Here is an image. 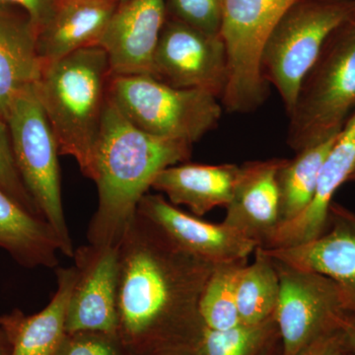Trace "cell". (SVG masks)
Instances as JSON below:
<instances>
[{"label": "cell", "instance_id": "4fadbf2b", "mask_svg": "<svg viewBox=\"0 0 355 355\" xmlns=\"http://www.w3.org/2000/svg\"><path fill=\"white\" fill-rule=\"evenodd\" d=\"M166 19V0L120 3L99 44L106 51L112 76H153L154 55Z\"/></svg>", "mask_w": 355, "mask_h": 355}, {"label": "cell", "instance_id": "1f68e13d", "mask_svg": "<svg viewBox=\"0 0 355 355\" xmlns=\"http://www.w3.org/2000/svg\"><path fill=\"white\" fill-rule=\"evenodd\" d=\"M12 349H11L10 343L3 331L0 329V355H11Z\"/></svg>", "mask_w": 355, "mask_h": 355}, {"label": "cell", "instance_id": "d6986e66", "mask_svg": "<svg viewBox=\"0 0 355 355\" xmlns=\"http://www.w3.org/2000/svg\"><path fill=\"white\" fill-rule=\"evenodd\" d=\"M58 287L50 303L37 314L19 309L0 317V329L11 345V355H51L65 333L67 308L76 280V268H57Z\"/></svg>", "mask_w": 355, "mask_h": 355}, {"label": "cell", "instance_id": "3957f363", "mask_svg": "<svg viewBox=\"0 0 355 355\" xmlns=\"http://www.w3.org/2000/svg\"><path fill=\"white\" fill-rule=\"evenodd\" d=\"M112 73L100 46L44 64L37 93L60 155L76 159L90 179Z\"/></svg>", "mask_w": 355, "mask_h": 355}, {"label": "cell", "instance_id": "5bb4252c", "mask_svg": "<svg viewBox=\"0 0 355 355\" xmlns=\"http://www.w3.org/2000/svg\"><path fill=\"white\" fill-rule=\"evenodd\" d=\"M137 211L153 222L186 251L209 263H230L248 260L258 243L234 229L221 224L200 220L167 202L161 195L147 193Z\"/></svg>", "mask_w": 355, "mask_h": 355}, {"label": "cell", "instance_id": "8d00e7d4", "mask_svg": "<svg viewBox=\"0 0 355 355\" xmlns=\"http://www.w3.org/2000/svg\"><path fill=\"white\" fill-rule=\"evenodd\" d=\"M125 1H128V0H120V3H121V2H125Z\"/></svg>", "mask_w": 355, "mask_h": 355}, {"label": "cell", "instance_id": "836d02e7", "mask_svg": "<svg viewBox=\"0 0 355 355\" xmlns=\"http://www.w3.org/2000/svg\"><path fill=\"white\" fill-rule=\"evenodd\" d=\"M347 182H352V183H355V170L354 172L352 173V176L349 177V181Z\"/></svg>", "mask_w": 355, "mask_h": 355}, {"label": "cell", "instance_id": "f546056e", "mask_svg": "<svg viewBox=\"0 0 355 355\" xmlns=\"http://www.w3.org/2000/svg\"><path fill=\"white\" fill-rule=\"evenodd\" d=\"M347 352L340 329L319 336L298 355H343Z\"/></svg>", "mask_w": 355, "mask_h": 355}, {"label": "cell", "instance_id": "277c9868", "mask_svg": "<svg viewBox=\"0 0 355 355\" xmlns=\"http://www.w3.org/2000/svg\"><path fill=\"white\" fill-rule=\"evenodd\" d=\"M355 112V15L326 40L299 87L287 144L298 153L336 137Z\"/></svg>", "mask_w": 355, "mask_h": 355}, {"label": "cell", "instance_id": "603a6c76", "mask_svg": "<svg viewBox=\"0 0 355 355\" xmlns=\"http://www.w3.org/2000/svg\"><path fill=\"white\" fill-rule=\"evenodd\" d=\"M254 260L239 270L236 304L243 324H257L275 316L279 296V277L272 258L263 248L254 250Z\"/></svg>", "mask_w": 355, "mask_h": 355}, {"label": "cell", "instance_id": "83f0119b", "mask_svg": "<svg viewBox=\"0 0 355 355\" xmlns=\"http://www.w3.org/2000/svg\"><path fill=\"white\" fill-rule=\"evenodd\" d=\"M51 355H128L116 334L100 331L65 333Z\"/></svg>", "mask_w": 355, "mask_h": 355}, {"label": "cell", "instance_id": "7402d4cb", "mask_svg": "<svg viewBox=\"0 0 355 355\" xmlns=\"http://www.w3.org/2000/svg\"><path fill=\"white\" fill-rule=\"evenodd\" d=\"M338 135L306 147L296 153L294 158L284 159L277 176L280 224L295 219L312 202L324 160Z\"/></svg>", "mask_w": 355, "mask_h": 355}, {"label": "cell", "instance_id": "4dcf8cb0", "mask_svg": "<svg viewBox=\"0 0 355 355\" xmlns=\"http://www.w3.org/2000/svg\"><path fill=\"white\" fill-rule=\"evenodd\" d=\"M347 349L355 354V315L347 314L340 326Z\"/></svg>", "mask_w": 355, "mask_h": 355}, {"label": "cell", "instance_id": "8fae6325", "mask_svg": "<svg viewBox=\"0 0 355 355\" xmlns=\"http://www.w3.org/2000/svg\"><path fill=\"white\" fill-rule=\"evenodd\" d=\"M119 247L89 244L74 250L76 280L67 308V333L116 334Z\"/></svg>", "mask_w": 355, "mask_h": 355}, {"label": "cell", "instance_id": "7a4b0ae2", "mask_svg": "<svg viewBox=\"0 0 355 355\" xmlns=\"http://www.w3.org/2000/svg\"><path fill=\"white\" fill-rule=\"evenodd\" d=\"M191 154V144L135 127L107 98L90 178L97 184L98 207L88 226L89 244L120 246L159 173Z\"/></svg>", "mask_w": 355, "mask_h": 355}, {"label": "cell", "instance_id": "ffe728a7", "mask_svg": "<svg viewBox=\"0 0 355 355\" xmlns=\"http://www.w3.org/2000/svg\"><path fill=\"white\" fill-rule=\"evenodd\" d=\"M239 165L180 163L159 173L153 190L164 193L174 205H187L196 216L226 207L232 198Z\"/></svg>", "mask_w": 355, "mask_h": 355}, {"label": "cell", "instance_id": "2e32d148", "mask_svg": "<svg viewBox=\"0 0 355 355\" xmlns=\"http://www.w3.org/2000/svg\"><path fill=\"white\" fill-rule=\"evenodd\" d=\"M355 170V112L338 133L324 160L316 193L307 209L293 220L280 224L261 247L277 249L311 241L324 232L336 191Z\"/></svg>", "mask_w": 355, "mask_h": 355}, {"label": "cell", "instance_id": "4316f807", "mask_svg": "<svg viewBox=\"0 0 355 355\" xmlns=\"http://www.w3.org/2000/svg\"><path fill=\"white\" fill-rule=\"evenodd\" d=\"M0 189L8 193L33 216L44 219L38 205L33 200L16 166L10 132L6 121L0 116Z\"/></svg>", "mask_w": 355, "mask_h": 355}, {"label": "cell", "instance_id": "6da1fadb", "mask_svg": "<svg viewBox=\"0 0 355 355\" xmlns=\"http://www.w3.org/2000/svg\"><path fill=\"white\" fill-rule=\"evenodd\" d=\"M119 251L116 335L125 352L186 354L205 331L200 301L216 265L180 247L139 211Z\"/></svg>", "mask_w": 355, "mask_h": 355}, {"label": "cell", "instance_id": "44dd1931", "mask_svg": "<svg viewBox=\"0 0 355 355\" xmlns=\"http://www.w3.org/2000/svg\"><path fill=\"white\" fill-rule=\"evenodd\" d=\"M0 248L28 268H57L60 243L50 224L0 189Z\"/></svg>", "mask_w": 355, "mask_h": 355}, {"label": "cell", "instance_id": "cb8c5ba5", "mask_svg": "<svg viewBox=\"0 0 355 355\" xmlns=\"http://www.w3.org/2000/svg\"><path fill=\"white\" fill-rule=\"evenodd\" d=\"M279 340L273 316L263 323L242 324L229 330L205 328L200 340L184 355H263Z\"/></svg>", "mask_w": 355, "mask_h": 355}, {"label": "cell", "instance_id": "7c38bea8", "mask_svg": "<svg viewBox=\"0 0 355 355\" xmlns=\"http://www.w3.org/2000/svg\"><path fill=\"white\" fill-rule=\"evenodd\" d=\"M265 251L277 260L334 280L342 291L347 313L355 315L354 211L333 200L329 207L326 229L319 237L295 246Z\"/></svg>", "mask_w": 355, "mask_h": 355}, {"label": "cell", "instance_id": "d6a6232c", "mask_svg": "<svg viewBox=\"0 0 355 355\" xmlns=\"http://www.w3.org/2000/svg\"><path fill=\"white\" fill-rule=\"evenodd\" d=\"M279 342L273 343L272 347H268V349L263 352V355H279Z\"/></svg>", "mask_w": 355, "mask_h": 355}, {"label": "cell", "instance_id": "484cf974", "mask_svg": "<svg viewBox=\"0 0 355 355\" xmlns=\"http://www.w3.org/2000/svg\"><path fill=\"white\" fill-rule=\"evenodd\" d=\"M168 17L210 36H220L223 0H166Z\"/></svg>", "mask_w": 355, "mask_h": 355}, {"label": "cell", "instance_id": "8992f818", "mask_svg": "<svg viewBox=\"0 0 355 355\" xmlns=\"http://www.w3.org/2000/svg\"><path fill=\"white\" fill-rule=\"evenodd\" d=\"M355 15V0H296L266 39L261 72L291 113L299 87L331 33Z\"/></svg>", "mask_w": 355, "mask_h": 355}, {"label": "cell", "instance_id": "e0dca14e", "mask_svg": "<svg viewBox=\"0 0 355 355\" xmlns=\"http://www.w3.org/2000/svg\"><path fill=\"white\" fill-rule=\"evenodd\" d=\"M38 34L23 9L0 4V116L4 121L14 99L41 78L44 64Z\"/></svg>", "mask_w": 355, "mask_h": 355}, {"label": "cell", "instance_id": "9a60e30c", "mask_svg": "<svg viewBox=\"0 0 355 355\" xmlns=\"http://www.w3.org/2000/svg\"><path fill=\"white\" fill-rule=\"evenodd\" d=\"M284 159L250 161L239 166L223 223L261 246L280 223L277 172Z\"/></svg>", "mask_w": 355, "mask_h": 355}, {"label": "cell", "instance_id": "5b68a950", "mask_svg": "<svg viewBox=\"0 0 355 355\" xmlns=\"http://www.w3.org/2000/svg\"><path fill=\"white\" fill-rule=\"evenodd\" d=\"M108 98L142 132L191 146L218 127L223 113L216 96L173 87L151 76H112Z\"/></svg>", "mask_w": 355, "mask_h": 355}, {"label": "cell", "instance_id": "ac0fdd59", "mask_svg": "<svg viewBox=\"0 0 355 355\" xmlns=\"http://www.w3.org/2000/svg\"><path fill=\"white\" fill-rule=\"evenodd\" d=\"M120 0H60L51 20L39 30L38 51L44 64L99 46Z\"/></svg>", "mask_w": 355, "mask_h": 355}, {"label": "cell", "instance_id": "52a82bcc", "mask_svg": "<svg viewBox=\"0 0 355 355\" xmlns=\"http://www.w3.org/2000/svg\"><path fill=\"white\" fill-rule=\"evenodd\" d=\"M14 158L26 189L60 243V252L73 257L65 220L58 140L40 102L36 85L14 99L6 116Z\"/></svg>", "mask_w": 355, "mask_h": 355}, {"label": "cell", "instance_id": "ba28073f", "mask_svg": "<svg viewBox=\"0 0 355 355\" xmlns=\"http://www.w3.org/2000/svg\"><path fill=\"white\" fill-rule=\"evenodd\" d=\"M295 1L223 0L220 36L227 53L228 81L221 104L230 113H251L268 99L261 51L273 27Z\"/></svg>", "mask_w": 355, "mask_h": 355}, {"label": "cell", "instance_id": "d590c367", "mask_svg": "<svg viewBox=\"0 0 355 355\" xmlns=\"http://www.w3.org/2000/svg\"><path fill=\"white\" fill-rule=\"evenodd\" d=\"M161 355H184L182 354H161Z\"/></svg>", "mask_w": 355, "mask_h": 355}, {"label": "cell", "instance_id": "d4e9b609", "mask_svg": "<svg viewBox=\"0 0 355 355\" xmlns=\"http://www.w3.org/2000/svg\"><path fill=\"white\" fill-rule=\"evenodd\" d=\"M247 260L218 263L212 270L200 301L205 328L224 331L242 324L236 304V279Z\"/></svg>", "mask_w": 355, "mask_h": 355}, {"label": "cell", "instance_id": "9c48e42d", "mask_svg": "<svg viewBox=\"0 0 355 355\" xmlns=\"http://www.w3.org/2000/svg\"><path fill=\"white\" fill-rule=\"evenodd\" d=\"M272 261L280 284L275 312L282 343L279 355H298L319 336L340 329L349 313L334 280L277 259Z\"/></svg>", "mask_w": 355, "mask_h": 355}, {"label": "cell", "instance_id": "e575fe53", "mask_svg": "<svg viewBox=\"0 0 355 355\" xmlns=\"http://www.w3.org/2000/svg\"><path fill=\"white\" fill-rule=\"evenodd\" d=\"M343 355H355L354 354H352V352H349V350L347 349V352H345V354Z\"/></svg>", "mask_w": 355, "mask_h": 355}, {"label": "cell", "instance_id": "30bf717a", "mask_svg": "<svg viewBox=\"0 0 355 355\" xmlns=\"http://www.w3.org/2000/svg\"><path fill=\"white\" fill-rule=\"evenodd\" d=\"M153 77L173 87L205 91L221 101L228 81L223 40L167 16L154 55Z\"/></svg>", "mask_w": 355, "mask_h": 355}, {"label": "cell", "instance_id": "f1b7e54d", "mask_svg": "<svg viewBox=\"0 0 355 355\" xmlns=\"http://www.w3.org/2000/svg\"><path fill=\"white\" fill-rule=\"evenodd\" d=\"M60 2V0H0V4H9L23 9L38 30L51 20Z\"/></svg>", "mask_w": 355, "mask_h": 355}]
</instances>
